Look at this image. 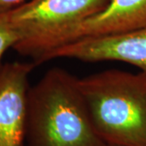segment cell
<instances>
[{
    "mask_svg": "<svg viewBox=\"0 0 146 146\" xmlns=\"http://www.w3.org/2000/svg\"><path fill=\"white\" fill-rule=\"evenodd\" d=\"M60 68L48 70L27 95L26 146H105L79 86Z\"/></svg>",
    "mask_w": 146,
    "mask_h": 146,
    "instance_id": "cell-1",
    "label": "cell"
},
{
    "mask_svg": "<svg viewBox=\"0 0 146 146\" xmlns=\"http://www.w3.org/2000/svg\"><path fill=\"white\" fill-rule=\"evenodd\" d=\"M78 81L105 145L146 146V73L110 69Z\"/></svg>",
    "mask_w": 146,
    "mask_h": 146,
    "instance_id": "cell-2",
    "label": "cell"
},
{
    "mask_svg": "<svg viewBox=\"0 0 146 146\" xmlns=\"http://www.w3.org/2000/svg\"><path fill=\"white\" fill-rule=\"evenodd\" d=\"M146 27V0H109L103 9L88 19L60 31L24 43L23 56L38 64L55 48L92 37L121 34Z\"/></svg>",
    "mask_w": 146,
    "mask_h": 146,
    "instance_id": "cell-3",
    "label": "cell"
},
{
    "mask_svg": "<svg viewBox=\"0 0 146 146\" xmlns=\"http://www.w3.org/2000/svg\"><path fill=\"white\" fill-rule=\"evenodd\" d=\"M109 0H29L5 11L10 25L21 34L18 42L33 41L88 19Z\"/></svg>",
    "mask_w": 146,
    "mask_h": 146,
    "instance_id": "cell-4",
    "label": "cell"
},
{
    "mask_svg": "<svg viewBox=\"0 0 146 146\" xmlns=\"http://www.w3.org/2000/svg\"><path fill=\"white\" fill-rule=\"evenodd\" d=\"M60 58L85 63L123 62L134 65L146 73V27L121 34L84 38L68 43L46 53L38 65Z\"/></svg>",
    "mask_w": 146,
    "mask_h": 146,
    "instance_id": "cell-5",
    "label": "cell"
},
{
    "mask_svg": "<svg viewBox=\"0 0 146 146\" xmlns=\"http://www.w3.org/2000/svg\"><path fill=\"white\" fill-rule=\"evenodd\" d=\"M35 63H3L0 70V146H26L27 95Z\"/></svg>",
    "mask_w": 146,
    "mask_h": 146,
    "instance_id": "cell-6",
    "label": "cell"
},
{
    "mask_svg": "<svg viewBox=\"0 0 146 146\" xmlns=\"http://www.w3.org/2000/svg\"><path fill=\"white\" fill-rule=\"evenodd\" d=\"M20 38V33L11 25L5 11L0 12V70L3 65L2 60L4 54L13 49Z\"/></svg>",
    "mask_w": 146,
    "mask_h": 146,
    "instance_id": "cell-7",
    "label": "cell"
},
{
    "mask_svg": "<svg viewBox=\"0 0 146 146\" xmlns=\"http://www.w3.org/2000/svg\"><path fill=\"white\" fill-rule=\"evenodd\" d=\"M29 0H0V12L11 10Z\"/></svg>",
    "mask_w": 146,
    "mask_h": 146,
    "instance_id": "cell-8",
    "label": "cell"
},
{
    "mask_svg": "<svg viewBox=\"0 0 146 146\" xmlns=\"http://www.w3.org/2000/svg\"><path fill=\"white\" fill-rule=\"evenodd\" d=\"M105 146H120V145H106Z\"/></svg>",
    "mask_w": 146,
    "mask_h": 146,
    "instance_id": "cell-9",
    "label": "cell"
}]
</instances>
